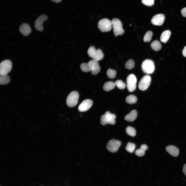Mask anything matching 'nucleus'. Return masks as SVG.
Instances as JSON below:
<instances>
[{"mask_svg":"<svg viewBox=\"0 0 186 186\" xmlns=\"http://www.w3.org/2000/svg\"><path fill=\"white\" fill-rule=\"evenodd\" d=\"M89 56L93 59L97 61L102 60L104 57V54L102 51L99 49L97 50L94 46H91L87 51Z\"/></svg>","mask_w":186,"mask_h":186,"instance_id":"f257e3e1","label":"nucleus"},{"mask_svg":"<svg viewBox=\"0 0 186 186\" xmlns=\"http://www.w3.org/2000/svg\"><path fill=\"white\" fill-rule=\"evenodd\" d=\"M113 33L115 36L121 35L124 33L122 28V24L120 20L117 18H113L111 21Z\"/></svg>","mask_w":186,"mask_h":186,"instance_id":"f03ea898","label":"nucleus"},{"mask_svg":"<svg viewBox=\"0 0 186 186\" xmlns=\"http://www.w3.org/2000/svg\"><path fill=\"white\" fill-rule=\"evenodd\" d=\"M116 118V115L114 114L111 113L109 111H107L101 117V123L103 126L107 124L114 125L115 123Z\"/></svg>","mask_w":186,"mask_h":186,"instance_id":"7ed1b4c3","label":"nucleus"},{"mask_svg":"<svg viewBox=\"0 0 186 186\" xmlns=\"http://www.w3.org/2000/svg\"><path fill=\"white\" fill-rule=\"evenodd\" d=\"M79 97V93L75 91L71 92L68 96L66 103L67 106L70 107L75 106L77 104Z\"/></svg>","mask_w":186,"mask_h":186,"instance_id":"20e7f679","label":"nucleus"},{"mask_svg":"<svg viewBox=\"0 0 186 186\" xmlns=\"http://www.w3.org/2000/svg\"><path fill=\"white\" fill-rule=\"evenodd\" d=\"M141 67L143 72L148 74L152 73L155 69L154 62L149 59L144 60L142 63Z\"/></svg>","mask_w":186,"mask_h":186,"instance_id":"39448f33","label":"nucleus"},{"mask_svg":"<svg viewBox=\"0 0 186 186\" xmlns=\"http://www.w3.org/2000/svg\"><path fill=\"white\" fill-rule=\"evenodd\" d=\"M98 27L102 32H109L112 28L111 21L106 18L102 19L98 22Z\"/></svg>","mask_w":186,"mask_h":186,"instance_id":"423d86ee","label":"nucleus"},{"mask_svg":"<svg viewBox=\"0 0 186 186\" xmlns=\"http://www.w3.org/2000/svg\"><path fill=\"white\" fill-rule=\"evenodd\" d=\"M12 66V62L9 60H6L2 61L0 65V75H7L11 71Z\"/></svg>","mask_w":186,"mask_h":186,"instance_id":"0eeeda50","label":"nucleus"},{"mask_svg":"<svg viewBox=\"0 0 186 186\" xmlns=\"http://www.w3.org/2000/svg\"><path fill=\"white\" fill-rule=\"evenodd\" d=\"M136 82L137 79L134 74H130L127 76L126 79L127 87L129 91L132 92L135 90Z\"/></svg>","mask_w":186,"mask_h":186,"instance_id":"6e6552de","label":"nucleus"},{"mask_svg":"<svg viewBox=\"0 0 186 186\" xmlns=\"http://www.w3.org/2000/svg\"><path fill=\"white\" fill-rule=\"evenodd\" d=\"M121 142L119 140L112 139L108 142L106 148L110 152L114 153L117 151L121 145Z\"/></svg>","mask_w":186,"mask_h":186,"instance_id":"1a4fd4ad","label":"nucleus"},{"mask_svg":"<svg viewBox=\"0 0 186 186\" xmlns=\"http://www.w3.org/2000/svg\"><path fill=\"white\" fill-rule=\"evenodd\" d=\"M151 81V78L148 75L144 76L140 81L138 87L139 89L142 91L146 90L149 87Z\"/></svg>","mask_w":186,"mask_h":186,"instance_id":"9d476101","label":"nucleus"},{"mask_svg":"<svg viewBox=\"0 0 186 186\" xmlns=\"http://www.w3.org/2000/svg\"><path fill=\"white\" fill-rule=\"evenodd\" d=\"M87 63L89 72L91 71L92 74L96 75L100 71V67L98 61L92 59Z\"/></svg>","mask_w":186,"mask_h":186,"instance_id":"9b49d317","label":"nucleus"},{"mask_svg":"<svg viewBox=\"0 0 186 186\" xmlns=\"http://www.w3.org/2000/svg\"><path fill=\"white\" fill-rule=\"evenodd\" d=\"M165 18V15L163 14H156L153 17L151 20V22L154 25L160 26L163 24Z\"/></svg>","mask_w":186,"mask_h":186,"instance_id":"f8f14e48","label":"nucleus"},{"mask_svg":"<svg viewBox=\"0 0 186 186\" xmlns=\"http://www.w3.org/2000/svg\"><path fill=\"white\" fill-rule=\"evenodd\" d=\"M92 101L89 99L83 100L79 105L78 110L80 112H85L88 110L92 106Z\"/></svg>","mask_w":186,"mask_h":186,"instance_id":"ddd939ff","label":"nucleus"},{"mask_svg":"<svg viewBox=\"0 0 186 186\" xmlns=\"http://www.w3.org/2000/svg\"><path fill=\"white\" fill-rule=\"evenodd\" d=\"M47 18V16L45 15H41L37 18L35 23V27L37 30L40 31H43V29L42 26L43 23Z\"/></svg>","mask_w":186,"mask_h":186,"instance_id":"4468645a","label":"nucleus"},{"mask_svg":"<svg viewBox=\"0 0 186 186\" xmlns=\"http://www.w3.org/2000/svg\"><path fill=\"white\" fill-rule=\"evenodd\" d=\"M20 32L24 35H28L31 31V28L29 25L27 23L21 24L19 28Z\"/></svg>","mask_w":186,"mask_h":186,"instance_id":"2eb2a0df","label":"nucleus"},{"mask_svg":"<svg viewBox=\"0 0 186 186\" xmlns=\"http://www.w3.org/2000/svg\"><path fill=\"white\" fill-rule=\"evenodd\" d=\"M166 150L171 155L174 157L177 156L179 153V149L173 145H171L167 146Z\"/></svg>","mask_w":186,"mask_h":186,"instance_id":"dca6fc26","label":"nucleus"},{"mask_svg":"<svg viewBox=\"0 0 186 186\" xmlns=\"http://www.w3.org/2000/svg\"><path fill=\"white\" fill-rule=\"evenodd\" d=\"M137 116V111L135 110H133L125 116L124 119L127 121L132 122L136 119Z\"/></svg>","mask_w":186,"mask_h":186,"instance_id":"f3484780","label":"nucleus"},{"mask_svg":"<svg viewBox=\"0 0 186 186\" xmlns=\"http://www.w3.org/2000/svg\"><path fill=\"white\" fill-rule=\"evenodd\" d=\"M148 149V146L145 144L142 145L140 148L137 149L135 151V154L139 157H142L144 156L145 154V151Z\"/></svg>","mask_w":186,"mask_h":186,"instance_id":"a211bd4d","label":"nucleus"},{"mask_svg":"<svg viewBox=\"0 0 186 186\" xmlns=\"http://www.w3.org/2000/svg\"><path fill=\"white\" fill-rule=\"evenodd\" d=\"M171 34V32L169 30L164 31L160 36V41L164 43H166L168 40Z\"/></svg>","mask_w":186,"mask_h":186,"instance_id":"6ab92c4d","label":"nucleus"},{"mask_svg":"<svg viewBox=\"0 0 186 186\" xmlns=\"http://www.w3.org/2000/svg\"><path fill=\"white\" fill-rule=\"evenodd\" d=\"M114 83L109 81L104 83L103 86V90L106 91H109L113 89L115 87Z\"/></svg>","mask_w":186,"mask_h":186,"instance_id":"aec40b11","label":"nucleus"},{"mask_svg":"<svg viewBox=\"0 0 186 186\" xmlns=\"http://www.w3.org/2000/svg\"><path fill=\"white\" fill-rule=\"evenodd\" d=\"M151 47L152 49L154 50L158 51L161 49V45L158 41L155 40L151 43Z\"/></svg>","mask_w":186,"mask_h":186,"instance_id":"412c9836","label":"nucleus"},{"mask_svg":"<svg viewBox=\"0 0 186 186\" xmlns=\"http://www.w3.org/2000/svg\"><path fill=\"white\" fill-rule=\"evenodd\" d=\"M137 101L136 97L133 95L128 96L126 98V101L128 103L133 104L135 103Z\"/></svg>","mask_w":186,"mask_h":186,"instance_id":"4be33fe9","label":"nucleus"},{"mask_svg":"<svg viewBox=\"0 0 186 186\" xmlns=\"http://www.w3.org/2000/svg\"><path fill=\"white\" fill-rule=\"evenodd\" d=\"M10 80V77L7 75H1L0 83L1 84H5L9 83Z\"/></svg>","mask_w":186,"mask_h":186,"instance_id":"5701e85b","label":"nucleus"},{"mask_svg":"<svg viewBox=\"0 0 186 186\" xmlns=\"http://www.w3.org/2000/svg\"><path fill=\"white\" fill-rule=\"evenodd\" d=\"M126 131L127 134L131 136L134 137L136 135V130L133 127L128 126L126 128Z\"/></svg>","mask_w":186,"mask_h":186,"instance_id":"b1692460","label":"nucleus"},{"mask_svg":"<svg viewBox=\"0 0 186 186\" xmlns=\"http://www.w3.org/2000/svg\"><path fill=\"white\" fill-rule=\"evenodd\" d=\"M135 148V144L133 143L128 142L127 144L126 147V150L130 153H133Z\"/></svg>","mask_w":186,"mask_h":186,"instance_id":"393cba45","label":"nucleus"},{"mask_svg":"<svg viewBox=\"0 0 186 186\" xmlns=\"http://www.w3.org/2000/svg\"><path fill=\"white\" fill-rule=\"evenodd\" d=\"M153 35L152 32L151 31L147 32L144 36L143 40L145 42H149L151 40Z\"/></svg>","mask_w":186,"mask_h":186,"instance_id":"a878e982","label":"nucleus"},{"mask_svg":"<svg viewBox=\"0 0 186 186\" xmlns=\"http://www.w3.org/2000/svg\"><path fill=\"white\" fill-rule=\"evenodd\" d=\"M116 71L114 70L109 68L107 71L106 74L108 77L110 79L114 78L116 74Z\"/></svg>","mask_w":186,"mask_h":186,"instance_id":"bb28decb","label":"nucleus"},{"mask_svg":"<svg viewBox=\"0 0 186 186\" xmlns=\"http://www.w3.org/2000/svg\"><path fill=\"white\" fill-rule=\"evenodd\" d=\"M115 86L120 89H124L126 87L125 84L122 81L120 80H118L114 82Z\"/></svg>","mask_w":186,"mask_h":186,"instance_id":"cd10ccee","label":"nucleus"},{"mask_svg":"<svg viewBox=\"0 0 186 186\" xmlns=\"http://www.w3.org/2000/svg\"><path fill=\"white\" fill-rule=\"evenodd\" d=\"M125 66L126 68L128 69H131L134 67V62L133 60L129 59L126 63Z\"/></svg>","mask_w":186,"mask_h":186,"instance_id":"c85d7f7f","label":"nucleus"},{"mask_svg":"<svg viewBox=\"0 0 186 186\" xmlns=\"http://www.w3.org/2000/svg\"><path fill=\"white\" fill-rule=\"evenodd\" d=\"M154 0H142V2L144 4L148 6H151L154 4Z\"/></svg>","mask_w":186,"mask_h":186,"instance_id":"c756f323","label":"nucleus"},{"mask_svg":"<svg viewBox=\"0 0 186 186\" xmlns=\"http://www.w3.org/2000/svg\"><path fill=\"white\" fill-rule=\"evenodd\" d=\"M181 12L183 17H186V7L182 9L181 10Z\"/></svg>","mask_w":186,"mask_h":186,"instance_id":"7c9ffc66","label":"nucleus"},{"mask_svg":"<svg viewBox=\"0 0 186 186\" xmlns=\"http://www.w3.org/2000/svg\"><path fill=\"white\" fill-rule=\"evenodd\" d=\"M182 53L183 56L186 57V46L184 47L182 51Z\"/></svg>","mask_w":186,"mask_h":186,"instance_id":"2f4dec72","label":"nucleus"},{"mask_svg":"<svg viewBox=\"0 0 186 186\" xmlns=\"http://www.w3.org/2000/svg\"><path fill=\"white\" fill-rule=\"evenodd\" d=\"M183 171L184 174L186 176V164H185L183 166Z\"/></svg>","mask_w":186,"mask_h":186,"instance_id":"473e14b6","label":"nucleus"},{"mask_svg":"<svg viewBox=\"0 0 186 186\" xmlns=\"http://www.w3.org/2000/svg\"><path fill=\"white\" fill-rule=\"evenodd\" d=\"M53 2L56 3H58L60 2L61 0H51Z\"/></svg>","mask_w":186,"mask_h":186,"instance_id":"72a5a7b5","label":"nucleus"}]
</instances>
